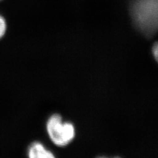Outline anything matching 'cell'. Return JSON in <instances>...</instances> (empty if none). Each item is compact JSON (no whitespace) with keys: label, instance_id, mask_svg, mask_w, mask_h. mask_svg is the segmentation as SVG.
Masks as SVG:
<instances>
[{"label":"cell","instance_id":"1","mask_svg":"<svg viewBox=\"0 0 158 158\" xmlns=\"http://www.w3.org/2000/svg\"><path fill=\"white\" fill-rule=\"evenodd\" d=\"M157 0H133L131 13L133 21L140 31L152 36L157 29Z\"/></svg>","mask_w":158,"mask_h":158},{"label":"cell","instance_id":"2","mask_svg":"<svg viewBox=\"0 0 158 158\" xmlns=\"http://www.w3.org/2000/svg\"><path fill=\"white\" fill-rule=\"evenodd\" d=\"M48 134L52 141L59 146L69 144L75 136V127L68 122H62L61 117L56 114L49 117L47 122Z\"/></svg>","mask_w":158,"mask_h":158},{"label":"cell","instance_id":"3","mask_svg":"<svg viewBox=\"0 0 158 158\" xmlns=\"http://www.w3.org/2000/svg\"><path fill=\"white\" fill-rule=\"evenodd\" d=\"M28 154L31 158H48L54 157L52 153L46 149L44 145L40 142H34L29 147Z\"/></svg>","mask_w":158,"mask_h":158},{"label":"cell","instance_id":"4","mask_svg":"<svg viewBox=\"0 0 158 158\" xmlns=\"http://www.w3.org/2000/svg\"><path fill=\"white\" fill-rule=\"evenodd\" d=\"M7 31V23L5 18L0 15V39H2Z\"/></svg>","mask_w":158,"mask_h":158},{"label":"cell","instance_id":"5","mask_svg":"<svg viewBox=\"0 0 158 158\" xmlns=\"http://www.w3.org/2000/svg\"><path fill=\"white\" fill-rule=\"evenodd\" d=\"M158 46H157V43L154 44V46H153V49H152V52L153 54H154V56L155 57V59H157V55H158Z\"/></svg>","mask_w":158,"mask_h":158},{"label":"cell","instance_id":"6","mask_svg":"<svg viewBox=\"0 0 158 158\" xmlns=\"http://www.w3.org/2000/svg\"><path fill=\"white\" fill-rule=\"evenodd\" d=\"M1 1H2V0H0V2H1Z\"/></svg>","mask_w":158,"mask_h":158}]
</instances>
